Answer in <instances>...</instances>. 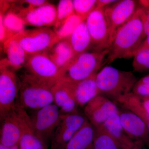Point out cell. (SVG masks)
<instances>
[{
	"label": "cell",
	"instance_id": "obj_1",
	"mask_svg": "<svg viewBox=\"0 0 149 149\" xmlns=\"http://www.w3.org/2000/svg\"><path fill=\"white\" fill-rule=\"evenodd\" d=\"M146 11L139 7L130 20L116 34L106 61L108 64L117 59L134 56L145 38L143 22Z\"/></svg>",
	"mask_w": 149,
	"mask_h": 149
},
{
	"label": "cell",
	"instance_id": "obj_2",
	"mask_svg": "<svg viewBox=\"0 0 149 149\" xmlns=\"http://www.w3.org/2000/svg\"><path fill=\"white\" fill-rule=\"evenodd\" d=\"M56 83L27 73L22 77L17 103L24 109L36 111L54 103L52 88Z\"/></svg>",
	"mask_w": 149,
	"mask_h": 149
},
{
	"label": "cell",
	"instance_id": "obj_3",
	"mask_svg": "<svg viewBox=\"0 0 149 149\" xmlns=\"http://www.w3.org/2000/svg\"><path fill=\"white\" fill-rule=\"evenodd\" d=\"M137 78L130 71L107 66L97 73L96 82L101 95L117 102L132 92Z\"/></svg>",
	"mask_w": 149,
	"mask_h": 149
},
{
	"label": "cell",
	"instance_id": "obj_4",
	"mask_svg": "<svg viewBox=\"0 0 149 149\" xmlns=\"http://www.w3.org/2000/svg\"><path fill=\"white\" fill-rule=\"evenodd\" d=\"M109 52L108 49L99 52H86L75 56L60 70L59 80L79 82L97 73Z\"/></svg>",
	"mask_w": 149,
	"mask_h": 149
},
{
	"label": "cell",
	"instance_id": "obj_5",
	"mask_svg": "<svg viewBox=\"0 0 149 149\" xmlns=\"http://www.w3.org/2000/svg\"><path fill=\"white\" fill-rule=\"evenodd\" d=\"M20 87L15 70L7 59L1 61L0 65V118L15 108Z\"/></svg>",
	"mask_w": 149,
	"mask_h": 149
},
{
	"label": "cell",
	"instance_id": "obj_6",
	"mask_svg": "<svg viewBox=\"0 0 149 149\" xmlns=\"http://www.w3.org/2000/svg\"><path fill=\"white\" fill-rule=\"evenodd\" d=\"M13 37L28 56L45 52L60 41L55 31L47 27L24 30Z\"/></svg>",
	"mask_w": 149,
	"mask_h": 149
},
{
	"label": "cell",
	"instance_id": "obj_7",
	"mask_svg": "<svg viewBox=\"0 0 149 149\" xmlns=\"http://www.w3.org/2000/svg\"><path fill=\"white\" fill-rule=\"evenodd\" d=\"M61 115L59 109L54 103L29 115L35 133L47 147L48 142L52 141Z\"/></svg>",
	"mask_w": 149,
	"mask_h": 149
},
{
	"label": "cell",
	"instance_id": "obj_8",
	"mask_svg": "<svg viewBox=\"0 0 149 149\" xmlns=\"http://www.w3.org/2000/svg\"><path fill=\"white\" fill-rule=\"evenodd\" d=\"M88 121L79 112L61 114L51 141V149H65L71 138Z\"/></svg>",
	"mask_w": 149,
	"mask_h": 149
},
{
	"label": "cell",
	"instance_id": "obj_9",
	"mask_svg": "<svg viewBox=\"0 0 149 149\" xmlns=\"http://www.w3.org/2000/svg\"><path fill=\"white\" fill-rule=\"evenodd\" d=\"M85 21L94 51L99 52L109 49L111 44L110 33L104 8L95 9Z\"/></svg>",
	"mask_w": 149,
	"mask_h": 149
},
{
	"label": "cell",
	"instance_id": "obj_10",
	"mask_svg": "<svg viewBox=\"0 0 149 149\" xmlns=\"http://www.w3.org/2000/svg\"><path fill=\"white\" fill-rule=\"evenodd\" d=\"M139 7L138 1L120 0L104 8L111 44L116 32L133 17Z\"/></svg>",
	"mask_w": 149,
	"mask_h": 149
},
{
	"label": "cell",
	"instance_id": "obj_11",
	"mask_svg": "<svg viewBox=\"0 0 149 149\" xmlns=\"http://www.w3.org/2000/svg\"><path fill=\"white\" fill-rule=\"evenodd\" d=\"M24 67L27 73L42 80L56 83L59 78L60 69L45 52L28 56Z\"/></svg>",
	"mask_w": 149,
	"mask_h": 149
},
{
	"label": "cell",
	"instance_id": "obj_12",
	"mask_svg": "<svg viewBox=\"0 0 149 149\" xmlns=\"http://www.w3.org/2000/svg\"><path fill=\"white\" fill-rule=\"evenodd\" d=\"M119 111L111 100L101 95L91 100L84 107L85 117L95 128L102 125L112 115Z\"/></svg>",
	"mask_w": 149,
	"mask_h": 149
},
{
	"label": "cell",
	"instance_id": "obj_13",
	"mask_svg": "<svg viewBox=\"0 0 149 149\" xmlns=\"http://www.w3.org/2000/svg\"><path fill=\"white\" fill-rule=\"evenodd\" d=\"M74 82L59 79L52 88L54 103L61 114L78 112L74 88Z\"/></svg>",
	"mask_w": 149,
	"mask_h": 149
},
{
	"label": "cell",
	"instance_id": "obj_14",
	"mask_svg": "<svg viewBox=\"0 0 149 149\" xmlns=\"http://www.w3.org/2000/svg\"><path fill=\"white\" fill-rule=\"evenodd\" d=\"M118 115L121 125L128 136L133 141L149 148V130L143 120L125 109H119Z\"/></svg>",
	"mask_w": 149,
	"mask_h": 149
},
{
	"label": "cell",
	"instance_id": "obj_15",
	"mask_svg": "<svg viewBox=\"0 0 149 149\" xmlns=\"http://www.w3.org/2000/svg\"><path fill=\"white\" fill-rule=\"evenodd\" d=\"M24 24L38 27L55 26L57 19V8L48 3L44 5L15 14Z\"/></svg>",
	"mask_w": 149,
	"mask_h": 149
},
{
	"label": "cell",
	"instance_id": "obj_16",
	"mask_svg": "<svg viewBox=\"0 0 149 149\" xmlns=\"http://www.w3.org/2000/svg\"><path fill=\"white\" fill-rule=\"evenodd\" d=\"M0 119V144L6 146L18 145L21 138L22 128L15 108Z\"/></svg>",
	"mask_w": 149,
	"mask_h": 149
},
{
	"label": "cell",
	"instance_id": "obj_17",
	"mask_svg": "<svg viewBox=\"0 0 149 149\" xmlns=\"http://www.w3.org/2000/svg\"><path fill=\"white\" fill-rule=\"evenodd\" d=\"M15 109L20 120L22 128V135L19 144V149H47V147L35 133L26 110L17 103Z\"/></svg>",
	"mask_w": 149,
	"mask_h": 149
},
{
	"label": "cell",
	"instance_id": "obj_18",
	"mask_svg": "<svg viewBox=\"0 0 149 149\" xmlns=\"http://www.w3.org/2000/svg\"><path fill=\"white\" fill-rule=\"evenodd\" d=\"M102 125L114 139L120 149H133L140 143L133 141L126 133L120 123L118 113L112 115Z\"/></svg>",
	"mask_w": 149,
	"mask_h": 149
},
{
	"label": "cell",
	"instance_id": "obj_19",
	"mask_svg": "<svg viewBox=\"0 0 149 149\" xmlns=\"http://www.w3.org/2000/svg\"><path fill=\"white\" fill-rule=\"evenodd\" d=\"M97 73L85 80L74 82V93L78 107H84L91 100L101 95L96 82Z\"/></svg>",
	"mask_w": 149,
	"mask_h": 149
},
{
	"label": "cell",
	"instance_id": "obj_20",
	"mask_svg": "<svg viewBox=\"0 0 149 149\" xmlns=\"http://www.w3.org/2000/svg\"><path fill=\"white\" fill-rule=\"evenodd\" d=\"M45 52L60 70L75 56L68 38L56 43Z\"/></svg>",
	"mask_w": 149,
	"mask_h": 149
},
{
	"label": "cell",
	"instance_id": "obj_21",
	"mask_svg": "<svg viewBox=\"0 0 149 149\" xmlns=\"http://www.w3.org/2000/svg\"><path fill=\"white\" fill-rule=\"evenodd\" d=\"M67 38L75 56L88 52L92 48L91 37L85 20L81 22Z\"/></svg>",
	"mask_w": 149,
	"mask_h": 149
},
{
	"label": "cell",
	"instance_id": "obj_22",
	"mask_svg": "<svg viewBox=\"0 0 149 149\" xmlns=\"http://www.w3.org/2000/svg\"><path fill=\"white\" fill-rule=\"evenodd\" d=\"M95 128L87 121L75 133L65 149H93Z\"/></svg>",
	"mask_w": 149,
	"mask_h": 149
},
{
	"label": "cell",
	"instance_id": "obj_23",
	"mask_svg": "<svg viewBox=\"0 0 149 149\" xmlns=\"http://www.w3.org/2000/svg\"><path fill=\"white\" fill-rule=\"evenodd\" d=\"M3 48L7 56V59L15 70H18L24 66L28 56L13 37L3 44Z\"/></svg>",
	"mask_w": 149,
	"mask_h": 149
},
{
	"label": "cell",
	"instance_id": "obj_24",
	"mask_svg": "<svg viewBox=\"0 0 149 149\" xmlns=\"http://www.w3.org/2000/svg\"><path fill=\"white\" fill-rule=\"evenodd\" d=\"M117 102L123 108L137 115L145 123L149 130V114L144 109L139 97L131 92L120 98Z\"/></svg>",
	"mask_w": 149,
	"mask_h": 149
},
{
	"label": "cell",
	"instance_id": "obj_25",
	"mask_svg": "<svg viewBox=\"0 0 149 149\" xmlns=\"http://www.w3.org/2000/svg\"><path fill=\"white\" fill-rule=\"evenodd\" d=\"M95 128L93 149H120L114 139L102 125Z\"/></svg>",
	"mask_w": 149,
	"mask_h": 149
},
{
	"label": "cell",
	"instance_id": "obj_26",
	"mask_svg": "<svg viewBox=\"0 0 149 149\" xmlns=\"http://www.w3.org/2000/svg\"><path fill=\"white\" fill-rule=\"evenodd\" d=\"M3 20L4 25L10 38L24 30L25 24L23 20L12 12H9L4 15Z\"/></svg>",
	"mask_w": 149,
	"mask_h": 149
},
{
	"label": "cell",
	"instance_id": "obj_27",
	"mask_svg": "<svg viewBox=\"0 0 149 149\" xmlns=\"http://www.w3.org/2000/svg\"><path fill=\"white\" fill-rule=\"evenodd\" d=\"M83 20L75 13L70 16L55 32L60 41L68 38Z\"/></svg>",
	"mask_w": 149,
	"mask_h": 149
},
{
	"label": "cell",
	"instance_id": "obj_28",
	"mask_svg": "<svg viewBox=\"0 0 149 149\" xmlns=\"http://www.w3.org/2000/svg\"><path fill=\"white\" fill-rule=\"evenodd\" d=\"M74 13L73 1H60L57 8V19L54 26L56 30L59 28L67 18Z\"/></svg>",
	"mask_w": 149,
	"mask_h": 149
},
{
	"label": "cell",
	"instance_id": "obj_29",
	"mask_svg": "<svg viewBox=\"0 0 149 149\" xmlns=\"http://www.w3.org/2000/svg\"><path fill=\"white\" fill-rule=\"evenodd\" d=\"M73 6L75 13L85 21L89 15L97 8L96 0H74Z\"/></svg>",
	"mask_w": 149,
	"mask_h": 149
},
{
	"label": "cell",
	"instance_id": "obj_30",
	"mask_svg": "<svg viewBox=\"0 0 149 149\" xmlns=\"http://www.w3.org/2000/svg\"><path fill=\"white\" fill-rule=\"evenodd\" d=\"M133 67L136 72L149 71V48L138 50L133 56Z\"/></svg>",
	"mask_w": 149,
	"mask_h": 149
},
{
	"label": "cell",
	"instance_id": "obj_31",
	"mask_svg": "<svg viewBox=\"0 0 149 149\" xmlns=\"http://www.w3.org/2000/svg\"><path fill=\"white\" fill-rule=\"evenodd\" d=\"M132 93L139 97H149V84L136 82L132 89Z\"/></svg>",
	"mask_w": 149,
	"mask_h": 149
},
{
	"label": "cell",
	"instance_id": "obj_32",
	"mask_svg": "<svg viewBox=\"0 0 149 149\" xmlns=\"http://www.w3.org/2000/svg\"><path fill=\"white\" fill-rule=\"evenodd\" d=\"M3 14L1 13L0 15V41L3 45L10 38L4 25L3 20Z\"/></svg>",
	"mask_w": 149,
	"mask_h": 149
},
{
	"label": "cell",
	"instance_id": "obj_33",
	"mask_svg": "<svg viewBox=\"0 0 149 149\" xmlns=\"http://www.w3.org/2000/svg\"><path fill=\"white\" fill-rule=\"evenodd\" d=\"M145 11L146 16L144 19L143 27L144 37L146 39L147 37L149 36V10H145Z\"/></svg>",
	"mask_w": 149,
	"mask_h": 149
},
{
	"label": "cell",
	"instance_id": "obj_34",
	"mask_svg": "<svg viewBox=\"0 0 149 149\" xmlns=\"http://www.w3.org/2000/svg\"><path fill=\"white\" fill-rule=\"evenodd\" d=\"M116 1L114 0H97L96 8H104L105 7L113 3Z\"/></svg>",
	"mask_w": 149,
	"mask_h": 149
},
{
	"label": "cell",
	"instance_id": "obj_35",
	"mask_svg": "<svg viewBox=\"0 0 149 149\" xmlns=\"http://www.w3.org/2000/svg\"><path fill=\"white\" fill-rule=\"evenodd\" d=\"M141 103L142 105L146 110V111L149 114V97H145L141 98Z\"/></svg>",
	"mask_w": 149,
	"mask_h": 149
},
{
	"label": "cell",
	"instance_id": "obj_36",
	"mask_svg": "<svg viewBox=\"0 0 149 149\" xmlns=\"http://www.w3.org/2000/svg\"><path fill=\"white\" fill-rule=\"evenodd\" d=\"M145 48H149V36L147 37L143 41L138 50Z\"/></svg>",
	"mask_w": 149,
	"mask_h": 149
},
{
	"label": "cell",
	"instance_id": "obj_37",
	"mask_svg": "<svg viewBox=\"0 0 149 149\" xmlns=\"http://www.w3.org/2000/svg\"><path fill=\"white\" fill-rule=\"evenodd\" d=\"M137 83L149 84V74L142 77L140 80L137 81Z\"/></svg>",
	"mask_w": 149,
	"mask_h": 149
},
{
	"label": "cell",
	"instance_id": "obj_38",
	"mask_svg": "<svg viewBox=\"0 0 149 149\" xmlns=\"http://www.w3.org/2000/svg\"><path fill=\"white\" fill-rule=\"evenodd\" d=\"M0 149H19V145L13 146H6L0 144Z\"/></svg>",
	"mask_w": 149,
	"mask_h": 149
},
{
	"label": "cell",
	"instance_id": "obj_39",
	"mask_svg": "<svg viewBox=\"0 0 149 149\" xmlns=\"http://www.w3.org/2000/svg\"><path fill=\"white\" fill-rule=\"evenodd\" d=\"M145 147V146H144L143 144H142V143H139L137 144L136 146L133 149H146Z\"/></svg>",
	"mask_w": 149,
	"mask_h": 149
}]
</instances>
